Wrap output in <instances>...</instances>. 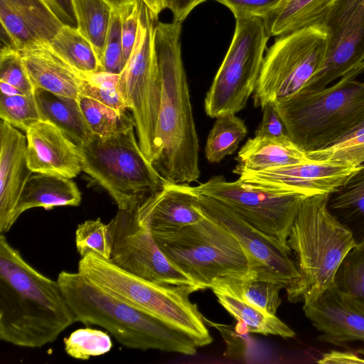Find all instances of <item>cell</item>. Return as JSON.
<instances>
[{"label":"cell","mask_w":364,"mask_h":364,"mask_svg":"<svg viewBox=\"0 0 364 364\" xmlns=\"http://www.w3.org/2000/svg\"><path fill=\"white\" fill-rule=\"evenodd\" d=\"M76 322L60 284L0 236V338L24 347L53 343Z\"/></svg>","instance_id":"cell-1"},{"label":"cell","mask_w":364,"mask_h":364,"mask_svg":"<svg viewBox=\"0 0 364 364\" xmlns=\"http://www.w3.org/2000/svg\"><path fill=\"white\" fill-rule=\"evenodd\" d=\"M181 22H157L154 47L161 80L157 124L159 154L154 168L166 181L179 184L200 177L199 144L181 58Z\"/></svg>","instance_id":"cell-2"},{"label":"cell","mask_w":364,"mask_h":364,"mask_svg":"<svg viewBox=\"0 0 364 364\" xmlns=\"http://www.w3.org/2000/svg\"><path fill=\"white\" fill-rule=\"evenodd\" d=\"M57 280L76 321L102 326L129 348L196 354L197 346L186 333L109 294L79 272L62 271Z\"/></svg>","instance_id":"cell-3"},{"label":"cell","mask_w":364,"mask_h":364,"mask_svg":"<svg viewBox=\"0 0 364 364\" xmlns=\"http://www.w3.org/2000/svg\"><path fill=\"white\" fill-rule=\"evenodd\" d=\"M288 136L306 152L327 146L364 122V60L331 86L273 103Z\"/></svg>","instance_id":"cell-4"},{"label":"cell","mask_w":364,"mask_h":364,"mask_svg":"<svg viewBox=\"0 0 364 364\" xmlns=\"http://www.w3.org/2000/svg\"><path fill=\"white\" fill-rule=\"evenodd\" d=\"M328 196L306 197L291 227L288 245L296 255L301 277L287 293L291 302L306 305L333 286L338 267L356 246L351 232L329 213Z\"/></svg>","instance_id":"cell-5"},{"label":"cell","mask_w":364,"mask_h":364,"mask_svg":"<svg viewBox=\"0 0 364 364\" xmlns=\"http://www.w3.org/2000/svg\"><path fill=\"white\" fill-rule=\"evenodd\" d=\"M78 272L109 294L186 333L197 347L213 341L203 316L189 300L194 289L145 280L92 252L81 257Z\"/></svg>","instance_id":"cell-6"},{"label":"cell","mask_w":364,"mask_h":364,"mask_svg":"<svg viewBox=\"0 0 364 364\" xmlns=\"http://www.w3.org/2000/svg\"><path fill=\"white\" fill-rule=\"evenodd\" d=\"M134 129L133 120L112 135H93L79 146L82 171L107 191L118 209L138 208L165 181L141 150Z\"/></svg>","instance_id":"cell-7"},{"label":"cell","mask_w":364,"mask_h":364,"mask_svg":"<svg viewBox=\"0 0 364 364\" xmlns=\"http://www.w3.org/2000/svg\"><path fill=\"white\" fill-rule=\"evenodd\" d=\"M151 233L167 259L198 290L211 288L226 277L250 273L248 259L236 238L205 215L178 230Z\"/></svg>","instance_id":"cell-8"},{"label":"cell","mask_w":364,"mask_h":364,"mask_svg":"<svg viewBox=\"0 0 364 364\" xmlns=\"http://www.w3.org/2000/svg\"><path fill=\"white\" fill-rule=\"evenodd\" d=\"M141 2L137 37L117 89L132 113L141 150L153 164L159 154L157 124L161 98V80L154 47V21Z\"/></svg>","instance_id":"cell-9"},{"label":"cell","mask_w":364,"mask_h":364,"mask_svg":"<svg viewBox=\"0 0 364 364\" xmlns=\"http://www.w3.org/2000/svg\"><path fill=\"white\" fill-rule=\"evenodd\" d=\"M328 32L323 24L277 36L264 57L254 104L262 109L302 90L325 61Z\"/></svg>","instance_id":"cell-10"},{"label":"cell","mask_w":364,"mask_h":364,"mask_svg":"<svg viewBox=\"0 0 364 364\" xmlns=\"http://www.w3.org/2000/svg\"><path fill=\"white\" fill-rule=\"evenodd\" d=\"M259 17L236 19L232 42L204 99L210 118L242 110L255 92L269 39Z\"/></svg>","instance_id":"cell-11"},{"label":"cell","mask_w":364,"mask_h":364,"mask_svg":"<svg viewBox=\"0 0 364 364\" xmlns=\"http://www.w3.org/2000/svg\"><path fill=\"white\" fill-rule=\"evenodd\" d=\"M192 188L223 203L250 225L290 250L288 238L291 227L303 200L309 197L301 193L253 187L238 179L228 181L221 176Z\"/></svg>","instance_id":"cell-12"},{"label":"cell","mask_w":364,"mask_h":364,"mask_svg":"<svg viewBox=\"0 0 364 364\" xmlns=\"http://www.w3.org/2000/svg\"><path fill=\"white\" fill-rule=\"evenodd\" d=\"M138 208L118 209L107 224L111 237L109 260L145 280L162 285L191 287L198 291L191 279L162 252L149 228L139 223Z\"/></svg>","instance_id":"cell-13"},{"label":"cell","mask_w":364,"mask_h":364,"mask_svg":"<svg viewBox=\"0 0 364 364\" xmlns=\"http://www.w3.org/2000/svg\"><path fill=\"white\" fill-rule=\"evenodd\" d=\"M196 194L202 213L225 228L238 241L248 259L251 276L277 282L287 293L295 287L301 276L296 262L290 257V249L250 225L219 201Z\"/></svg>","instance_id":"cell-14"},{"label":"cell","mask_w":364,"mask_h":364,"mask_svg":"<svg viewBox=\"0 0 364 364\" xmlns=\"http://www.w3.org/2000/svg\"><path fill=\"white\" fill-rule=\"evenodd\" d=\"M361 166L310 159L262 171H244L238 174V180L256 188L311 196L334 192Z\"/></svg>","instance_id":"cell-15"},{"label":"cell","mask_w":364,"mask_h":364,"mask_svg":"<svg viewBox=\"0 0 364 364\" xmlns=\"http://www.w3.org/2000/svg\"><path fill=\"white\" fill-rule=\"evenodd\" d=\"M305 316L321 333L319 340L335 345L364 342V305L333 285L304 305Z\"/></svg>","instance_id":"cell-16"},{"label":"cell","mask_w":364,"mask_h":364,"mask_svg":"<svg viewBox=\"0 0 364 364\" xmlns=\"http://www.w3.org/2000/svg\"><path fill=\"white\" fill-rule=\"evenodd\" d=\"M25 132L27 161L33 173L73 178L82 171L79 146L54 124L41 119Z\"/></svg>","instance_id":"cell-17"},{"label":"cell","mask_w":364,"mask_h":364,"mask_svg":"<svg viewBox=\"0 0 364 364\" xmlns=\"http://www.w3.org/2000/svg\"><path fill=\"white\" fill-rule=\"evenodd\" d=\"M328 32L323 65L302 90L323 89L364 60V4Z\"/></svg>","instance_id":"cell-18"},{"label":"cell","mask_w":364,"mask_h":364,"mask_svg":"<svg viewBox=\"0 0 364 364\" xmlns=\"http://www.w3.org/2000/svg\"><path fill=\"white\" fill-rule=\"evenodd\" d=\"M197 194L189 184L164 181L163 187L139 207V223L153 232H171L199 222L204 218Z\"/></svg>","instance_id":"cell-19"},{"label":"cell","mask_w":364,"mask_h":364,"mask_svg":"<svg viewBox=\"0 0 364 364\" xmlns=\"http://www.w3.org/2000/svg\"><path fill=\"white\" fill-rule=\"evenodd\" d=\"M27 141L17 128L0 123V232L14 224V212L26 181L32 175L26 155Z\"/></svg>","instance_id":"cell-20"},{"label":"cell","mask_w":364,"mask_h":364,"mask_svg":"<svg viewBox=\"0 0 364 364\" xmlns=\"http://www.w3.org/2000/svg\"><path fill=\"white\" fill-rule=\"evenodd\" d=\"M0 21L17 49L50 44L63 26L41 0H0Z\"/></svg>","instance_id":"cell-21"},{"label":"cell","mask_w":364,"mask_h":364,"mask_svg":"<svg viewBox=\"0 0 364 364\" xmlns=\"http://www.w3.org/2000/svg\"><path fill=\"white\" fill-rule=\"evenodd\" d=\"M18 50L35 90L78 99L83 73L63 60L50 44Z\"/></svg>","instance_id":"cell-22"},{"label":"cell","mask_w":364,"mask_h":364,"mask_svg":"<svg viewBox=\"0 0 364 364\" xmlns=\"http://www.w3.org/2000/svg\"><path fill=\"white\" fill-rule=\"evenodd\" d=\"M235 160L237 165L232 172L262 171L308 161L306 152L288 135L267 137L255 135L240 149Z\"/></svg>","instance_id":"cell-23"},{"label":"cell","mask_w":364,"mask_h":364,"mask_svg":"<svg viewBox=\"0 0 364 364\" xmlns=\"http://www.w3.org/2000/svg\"><path fill=\"white\" fill-rule=\"evenodd\" d=\"M26 181L14 212L15 223L26 210L41 207L50 210L58 206H77L81 193L71 178L34 173Z\"/></svg>","instance_id":"cell-24"},{"label":"cell","mask_w":364,"mask_h":364,"mask_svg":"<svg viewBox=\"0 0 364 364\" xmlns=\"http://www.w3.org/2000/svg\"><path fill=\"white\" fill-rule=\"evenodd\" d=\"M34 96L42 120L54 124L78 146L90 141L93 134L77 99L43 89H36Z\"/></svg>","instance_id":"cell-25"},{"label":"cell","mask_w":364,"mask_h":364,"mask_svg":"<svg viewBox=\"0 0 364 364\" xmlns=\"http://www.w3.org/2000/svg\"><path fill=\"white\" fill-rule=\"evenodd\" d=\"M336 0H281L263 19L269 37L323 24Z\"/></svg>","instance_id":"cell-26"},{"label":"cell","mask_w":364,"mask_h":364,"mask_svg":"<svg viewBox=\"0 0 364 364\" xmlns=\"http://www.w3.org/2000/svg\"><path fill=\"white\" fill-rule=\"evenodd\" d=\"M327 208L351 232L356 245H364V164L329 194Z\"/></svg>","instance_id":"cell-27"},{"label":"cell","mask_w":364,"mask_h":364,"mask_svg":"<svg viewBox=\"0 0 364 364\" xmlns=\"http://www.w3.org/2000/svg\"><path fill=\"white\" fill-rule=\"evenodd\" d=\"M284 287L250 274L229 277L216 281L210 288L235 296L270 314L275 315L282 303L279 292Z\"/></svg>","instance_id":"cell-28"},{"label":"cell","mask_w":364,"mask_h":364,"mask_svg":"<svg viewBox=\"0 0 364 364\" xmlns=\"http://www.w3.org/2000/svg\"><path fill=\"white\" fill-rule=\"evenodd\" d=\"M218 302L251 333L293 338L295 333L276 314H270L231 294L213 291Z\"/></svg>","instance_id":"cell-29"},{"label":"cell","mask_w":364,"mask_h":364,"mask_svg":"<svg viewBox=\"0 0 364 364\" xmlns=\"http://www.w3.org/2000/svg\"><path fill=\"white\" fill-rule=\"evenodd\" d=\"M73 5L77 30L92 46L100 65L113 8L105 0H73Z\"/></svg>","instance_id":"cell-30"},{"label":"cell","mask_w":364,"mask_h":364,"mask_svg":"<svg viewBox=\"0 0 364 364\" xmlns=\"http://www.w3.org/2000/svg\"><path fill=\"white\" fill-rule=\"evenodd\" d=\"M50 46L80 73L100 71V65L92 46L76 28L63 25L50 43Z\"/></svg>","instance_id":"cell-31"},{"label":"cell","mask_w":364,"mask_h":364,"mask_svg":"<svg viewBox=\"0 0 364 364\" xmlns=\"http://www.w3.org/2000/svg\"><path fill=\"white\" fill-rule=\"evenodd\" d=\"M247 132L245 124L236 114L219 115L206 140V159L211 164L220 163L225 157L235 153Z\"/></svg>","instance_id":"cell-32"},{"label":"cell","mask_w":364,"mask_h":364,"mask_svg":"<svg viewBox=\"0 0 364 364\" xmlns=\"http://www.w3.org/2000/svg\"><path fill=\"white\" fill-rule=\"evenodd\" d=\"M77 100L85 120L93 135H112L134 120L127 114H122L92 98L80 95Z\"/></svg>","instance_id":"cell-33"},{"label":"cell","mask_w":364,"mask_h":364,"mask_svg":"<svg viewBox=\"0 0 364 364\" xmlns=\"http://www.w3.org/2000/svg\"><path fill=\"white\" fill-rule=\"evenodd\" d=\"M306 154L312 160L361 166L364 164V127L327 146L307 151Z\"/></svg>","instance_id":"cell-34"},{"label":"cell","mask_w":364,"mask_h":364,"mask_svg":"<svg viewBox=\"0 0 364 364\" xmlns=\"http://www.w3.org/2000/svg\"><path fill=\"white\" fill-rule=\"evenodd\" d=\"M333 286L364 305V245H356L338 267Z\"/></svg>","instance_id":"cell-35"},{"label":"cell","mask_w":364,"mask_h":364,"mask_svg":"<svg viewBox=\"0 0 364 364\" xmlns=\"http://www.w3.org/2000/svg\"><path fill=\"white\" fill-rule=\"evenodd\" d=\"M119 77V74L105 71L83 73L80 95L96 100L122 114H126L127 109L117 89Z\"/></svg>","instance_id":"cell-36"},{"label":"cell","mask_w":364,"mask_h":364,"mask_svg":"<svg viewBox=\"0 0 364 364\" xmlns=\"http://www.w3.org/2000/svg\"><path fill=\"white\" fill-rule=\"evenodd\" d=\"M63 341L66 353L78 360L106 354L112 347L111 338L106 332L88 327L75 330Z\"/></svg>","instance_id":"cell-37"},{"label":"cell","mask_w":364,"mask_h":364,"mask_svg":"<svg viewBox=\"0 0 364 364\" xmlns=\"http://www.w3.org/2000/svg\"><path fill=\"white\" fill-rule=\"evenodd\" d=\"M0 117L18 129L26 132L41 120L34 94H0Z\"/></svg>","instance_id":"cell-38"},{"label":"cell","mask_w":364,"mask_h":364,"mask_svg":"<svg viewBox=\"0 0 364 364\" xmlns=\"http://www.w3.org/2000/svg\"><path fill=\"white\" fill-rule=\"evenodd\" d=\"M75 244L81 257L92 252L103 259H110L111 237L109 228L100 218L85 220L77 225Z\"/></svg>","instance_id":"cell-39"},{"label":"cell","mask_w":364,"mask_h":364,"mask_svg":"<svg viewBox=\"0 0 364 364\" xmlns=\"http://www.w3.org/2000/svg\"><path fill=\"white\" fill-rule=\"evenodd\" d=\"M0 82L11 85L25 95L35 92L19 50L11 44H6L1 49Z\"/></svg>","instance_id":"cell-40"},{"label":"cell","mask_w":364,"mask_h":364,"mask_svg":"<svg viewBox=\"0 0 364 364\" xmlns=\"http://www.w3.org/2000/svg\"><path fill=\"white\" fill-rule=\"evenodd\" d=\"M126 63L122 40L121 15L119 9H112L100 71L119 74Z\"/></svg>","instance_id":"cell-41"},{"label":"cell","mask_w":364,"mask_h":364,"mask_svg":"<svg viewBox=\"0 0 364 364\" xmlns=\"http://www.w3.org/2000/svg\"><path fill=\"white\" fill-rule=\"evenodd\" d=\"M142 0H137L119 10L124 56L128 60L137 37Z\"/></svg>","instance_id":"cell-42"},{"label":"cell","mask_w":364,"mask_h":364,"mask_svg":"<svg viewBox=\"0 0 364 364\" xmlns=\"http://www.w3.org/2000/svg\"><path fill=\"white\" fill-rule=\"evenodd\" d=\"M227 6L235 19L251 17L264 18L281 0H215Z\"/></svg>","instance_id":"cell-43"},{"label":"cell","mask_w":364,"mask_h":364,"mask_svg":"<svg viewBox=\"0 0 364 364\" xmlns=\"http://www.w3.org/2000/svg\"><path fill=\"white\" fill-rule=\"evenodd\" d=\"M262 110V119L255 131V135L267 137H279L287 135L284 124L274 104H267Z\"/></svg>","instance_id":"cell-44"},{"label":"cell","mask_w":364,"mask_h":364,"mask_svg":"<svg viewBox=\"0 0 364 364\" xmlns=\"http://www.w3.org/2000/svg\"><path fill=\"white\" fill-rule=\"evenodd\" d=\"M363 4L364 0H336L327 14L323 24L327 30H329L335 27Z\"/></svg>","instance_id":"cell-45"},{"label":"cell","mask_w":364,"mask_h":364,"mask_svg":"<svg viewBox=\"0 0 364 364\" xmlns=\"http://www.w3.org/2000/svg\"><path fill=\"white\" fill-rule=\"evenodd\" d=\"M63 24L77 28L73 0H41Z\"/></svg>","instance_id":"cell-46"},{"label":"cell","mask_w":364,"mask_h":364,"mask_svg":"<svg viewBox=\"0 0 364 364\" xmlns=\"http://www.w3.org/2000/svg\"><path fill=\"white\" fill-rule=\"evenodd\" d=\"M207 0H166V9L171 10L173 21L183 22L192 10Z\"/></svg>","instance_id":"cell-47"},{"label":"cell","mask_w":364,"mask_h":364,"mask_svg":"<svg viewBox=\"0 0 364 364\" xmlns=\"http://www.w3.org/2000/svg\"><path fill=\"white\" fill-rule=\"evenodd\" d=\"M318 363H364V358L350 351L331 350L323 353Z\"/></svg>","instance_id":"cell-48"},{"label":"cell","mask_w":364,"mask_h":364,"mask_svg":"<svg viewBox=\"0 0 364 364\" xmlns=\"http://www.w3.org/2000/svg\"><path fill=\"white\" fill-rule=\"evenodd\" d=\"M148 7L153 18L157 19L159 14L166 9V0H142Z\"/></svg>","instance_id":"cell-49"},{"label":"cell","mask_w":364,"mask_h":364,"mask_svg":"<svg viewBox=\"0 0 364 364\" xmlns=\"http://www.w3.org/2000/svg\"><path fill=\"white\" fill-rule=\"evenodd\" d=\"M1 93L6 95H25L16 87L7 83L0 82Z\"/></svg>","instance_id":"cell-50"},{"label":"cell","mask_w":364,"mask_h":364,"mask_svg":"<svg viewBox=\"0 0 364 364\" xmlns=\"http://www.w3.org/2000/svg\"><path fill=\"white\" fill-rule=\"evenodd\" d=\"M107 1L113 9L121 10L124 7L130 5L137 0H105Z\"/></svg>","instance_id":"cell-51"},{"label":"cell","mask_w":364,"mask_h":364,"mask_svg":"<svg viewBox=\"0 0 364 364\" xmlns=\"http://www.w3.org/2000/svg\"><path fill=\"white\" fill-rule=\"evenodd\" d=\"M364 127V122L362 123V124L360 125V127L359 128H361V127ZM359 128H358V129H359Z\"/></svg>","instance_id":"cell-52"}]
</instances>
